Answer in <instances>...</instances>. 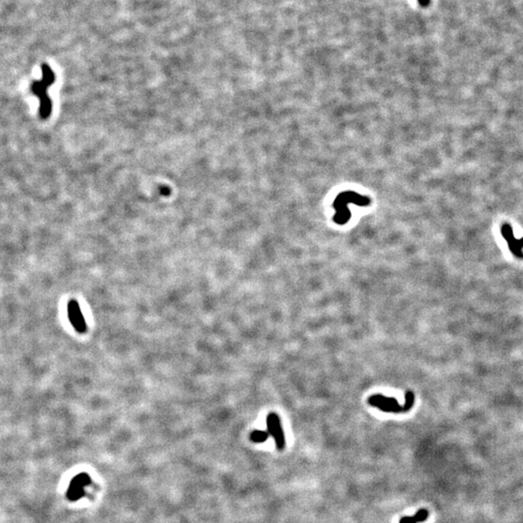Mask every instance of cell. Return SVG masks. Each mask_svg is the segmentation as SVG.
<instances>
[{
  "label": "cell",
  "mask_w": 523,
  "mask_h": 523,
  "mask_svg": "<svg viewBox=\"0 0 523 523\" xmlns=\"http://www.w3.org/2000/svg\"><path fill=\"white\" fill-rule=\"evenodd\" d=\"M42 72H43V79L41 81H34L31 85V89L38 96V98H40L41 117L43 119H47L50 116L51 110H52L51 101L49 99L47 91H48V87L52 83H54V81L56 80V76L54 72L52 71V69L47 64L42 65Z\"/></svg>",
  "instance_id": "cell-1"
},
{
  "label": "cell",
  "mask_w": 523,
  "mask_h": 523,
  "mask_svg": "<svg viewBox=\"0 0 523 523\" xmlns=\"http://www.w3.org/2000/svg\"><path fill=\"white\" fill-rule=\"evenodd\" d=\"M415 402V395L412 392H407L405 394L404 405H399L398 401L393 397H386L382 394H376L370 396L368 403L374 407L379 408L383 412L388 413H405L412 409Z\"/></svg>",
  "instance_id": "cell-2"
},
{
  "label": "cell",
  "mask_w": 523,
  "mask_h": 523,
  "mask_svg": "<svg viewBox=\"0 0 523 523\" xmlns=\"http://www.w3.org/2000/svg\"><path fill=\"white\" fill-rule=\"evenodd\" d=\"M268 438V432L263 430H254L250 434V440L254 443H262Z\"/></svg>",
  "instance_id": "cell-8"
},
{
  "label": "cell",
  "mask_w": 523,
  "mask_h": 523,
  "mask_svg": "<svg viewBox=\"0 0 523 523\" xmlns=\"http://www.w3.org/2000/svg\"><path fill=\"white\" fill-rule=\"evenodd\" d=\"M68 311V318L72 326L75 327V329L78 332H85L86 330V323L84 321V318L82 316L81 308L79 303L76 301H71L68 303L67 306Z\"/></svg>",
  "instance_id": "cell-4"
},
{
  "label": "cell",
  "mask_w": 523,
  "mask_h": 523,
  "mask_svg": "<svg viewBox=\"0 0 523 523\" xmlns=\"http://www.w3.org/2000/svg\"><path fill=\"white\" fill-rule=\"evenodd\" d=\"M90 483V479L87 474H80L73 481L68 489V498L72 501L80 499L84 494V487Z\"/></svg>",
  "instance_id": "cell-5"
},
{
  "label": "cell",
  "mask_w": 523,
  "mask_h": 523,
  "mask_svg": "<svg viewBox=\"0 0 523 523\" xmlns=\"http://www.w3.org/2000/svg\"><path fill=\"white\" fill-rule=\"evenodd\" d=\"M501 232H502L505 240L509 243L510 250L518 257L523 256V239L522 240L516 239L514 236L513 229L508 224H505L502 226Z\"/></svg>",
  "instance_id": "cell-6"
},
{
  "label": "cell",
  "mask_w": 523,
  "mask_h": 523,
  "mask_svg": "<svg viewBox=\"0 0 523 523\" xmlns=\"http://www.w3.org/2000/svg\"><path fill=\"white\" fill-rule=\"evenodd\" d=\"M418 2H419V4H420L421 6H423V7H427V6L429 5V3H430V0H418Z\"/></svg>",
  "instance_id": "cell-9"
},
{
  "label": "cell",
  "mask_w": 523,
  "mask_h": 523,
  "mask_svg": "<svg viewBox=\"0 0 523 523\" xmlns=\"http://www.w3.org/2000/svg\"><path fill=\"white\" fill-rule=\"evenodd\" d=\"M428 511L422 509L417 512L413 517H404L399 523H421L425 522L428 519Z\"/></svg>",
  "instance_id": "cell-7"
},
{
  "label": "cell",
  "mask_w": 523,
  "mask_h": 523,
  "mask_svg": "<svg viewBox=\"0 0 523 523\" xmlns=\"http://www.w3.org/2000/svg\"><path fill=\"white\" fill-rule=\"evenodd\" d=\"M266 426L268 434H270L276 444L278 450H283L285 448V436L282 429L280 418L275 413H270L266 418Z\"/></svg>",
  "instance_id": "cell-3"
}]
</instances>
